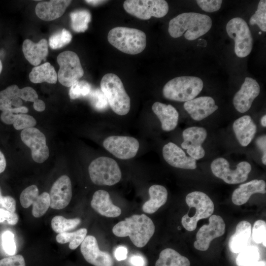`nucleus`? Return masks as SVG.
<instances>
[{
  "label": "nucleus",
  "mask_w": 266,
  "mask_h": 266,
  "mask_svg": "<svg viewBox=\"0 0 266 266\" xmlns=\"http://www.w3.org/2000/svg\"><path fill=\"white\" fill-rule=\"evenodd\" d=\"M71 0H51L39 2L35 11L37 16L45 21H50L59 18L65 12Z\"/></svg>",
  "instance_id": "24"
},
{
  "label": "nucleus",
  "mask_w": 266,
  "mask_h": 266,
  "mask_svg": "<svg viewBox=\"0 0 266 266\" xmlns=\"http://www.w3.org/2000/svg\"><path fill=\"white\" fill-rule=\"evenodd\" d=\"M107 39L116 49L130 55L142 52L146 45V36L143 31L125 27L112 29L108 33Z\"/></svg>",
  "instance_id": "3"
},
{
  "label": "nucleus",
  "mask_w": 266,
  "mask_h": 266,
  "mask_svg": "<svg viewBox=\"0 0 266 266\" xmlns=\"http://www.w3.org/2000/svg\"><path fill=\"white\" fill-rule=\"evenodd\" d=\"M252 239L257 243L266 247V223L262 220L256 221L252 229Z\"/></svg>",
  "instance_id": "41"
},
{
  "label": "nucleus",
  "mask_w": 266,
  "mask_h": 266,
  "mask_svg": "<svg viewBox=\"0 0 266 266\" xmlns=\"http://www.w3.org/2000/svg\"><path fill=\"white\" fill-rule=\"evenodd\" d=\"M45 107L44 102L41 100L37 99L33 102V107L37 111H43L45 109Z\"/></svg>",
  "instance_id": "51"
},
{
  "label": "nucleus",
  "mask_w": 266,
  "mask_h": 266,
  "mask_svg": "<svg viewBox=\"0 0 266 266\" xmlns=\"http://www.w3.org/2000/svg\"><path fill=\"white\" fill-rule=\"evenodd\" d=\"M29 79L33 83L46 82L55 84L58 76L54 67L50 63L46 62L34 67L29 74Z\"/></svg>",
  "instance_id": "32"
},
{
  "label": "nucleus",
  "mask_w": 266,
  "mask_h": 266,
  "mask_svg": "<svg viewBox=\"0 0 266 266\" xmlns=\"http://www.w3.org/2000/svg\"><path fill=\"white\" fill-rule=\"evenodd\" d=\"M202 80L195 76H179L168 81L164 86L163 95L169 100L186 102L192 100L201 91Z\"/></svg>",
  "instance_id": "5"
},
{
  "label": "nucleus",
  "mask_w": 266,
  "mask_h": 266,
  "mask_svg": "<svg viewBox=\"0 0 266 266\" xmlns=\"http://www.w3.org/2000/svg\"><path fill=\"white\" fill-rule=\"evenodd\" d=\"M212 20L207 15L195 12L179 14L169 22L168 32L173 38L184 33L189 40H194L207 33L212 26Z\"/></svg>",
  "instance_id": "1"
},
{
  "label": "nucleus",
  "mask_w": 266,
  "mask_h": 266,
  "mask_svg": "<svg viewBox=\"0 0 266 266\" xmlns=\"http://www.w3.org/2000/svg\"><path fill=\"white\" fill-rule=\"evenodd\" d=\"M123 7L128 13L141 20H148L151 17L162 18L169 9L164 0H127Z\"/></svg>",
  "instance_id": "9"
},
{
  "label": "nucleus",
  "mask_w": 266,
  "mask_h": 266,
  "mask_svg": "<svg viewBox=\"0 0 266 266\" xmlns=\"http://www.w3.org/2000/svg\"><path fill=\"white\" fill-rule=\"evenodd\" d=\"M225 232V224L223 218L219 215H211L208 225H203L197 232L194 246L198 250L206 251L211 241L222 236Z\"/></svg>",
  "instance_id": "14"
},
{
  "label": "nucleus",
  "mask_w": 266,
  "mask_h": 266,
  "mask_svg": "<svg viewBox=\"0 0 266 266\" xmlns=\"http://www.w3.org/2000/svg\"><path fill=\"white\" fill-rule=\"evenodd\" d=\"M260 92V87L257 81L251 77H245L240 90L235 93L233 99L235 109L241 113L247 111Z\"/></svg>",
  "instance_id": "19"
},
{
  "label": "nucleus",
  "mask_w": 266,
  "mask_h": 266,
  "mask_svg": "<svg viewBox=\"0 0 266 266\" xmlns=\"http://www.w3.org/2000/svg\"><path fill=\"white\" fill-rule=\"evenodd\" d=\"M210 167L216 177L229 184H236L245 181L252 168L248 162L242 161L237 164L235 169H231L229 162L223 158L214 160Z\"/></svg>",
  "instance_id": "11"
},
{
  "label": "nucleus",
  "mask_w": 266,
  "mask_h": 266,
  "mask_svg": "<svg viewBox=\"0 0 266 266\" xmlns=\"http://www.w3.org/2000/svg\"><path fill=\"white\" fill-rule=\"evenodd\" d=\"M256 144L263 151L262 161L263 164L266 165V135L259 137L256 140Z\"/></svg>",
  "instance_id": "49"
},
{
  "label": "nucleus",
  "mask_w": 266,
  "mask_h": 266,
  "mask_svg": "<svg viewBox=\"0 0 266 266\" xmlns=\"http://www.w3.org/2000/svg\"><path fill=\"white\" fill-rule=\"evenodd\" d=\"M162 153L165 160L172 166L187 169H195L197 167L196 160L187 156L181 148L173 142L165 144Z\"/></svg>",
  "instance_id": "21"
},
{
  "label": "nucleus",
  "mask_w": 266,
  "mask_h": 266,
  "mask_svg": "<svg viewBox=\"0 0 266 266\" xmlns=\"http://www.w3.org/2000/svg\"><path fill=\"white\" fill-rule=\"evenodd\" d=\"M148 193L150 199L143 204L142 209L145 213L153 214L166 203L168 193L164 186L157 184L150 187Z\"/></svg>",
  "instance_id": "31"
},
{
  "label": "nucleus",
  "mask_w": 266,
  "mask_h": 266,
  "mask_svg": "<svg viewBox=\"0 0 266 266\" xmlns=\"http://www.w3.org/2000/svg\"><path fill=\"white\" fill-rule=\"evenodd\" d=\"M249 24L257 25L263 32H266V0L259 1L257 10L249 20Z\"/></svg>",
  "instance_id": "39"
},
{
  "label": "nucleus",
  "mask_w": 266,
  "mask_h": 266,
  "mask_svg": "<svg viewBox=\"0 0 266 266\" xmlns=\"http://www.w3.org/2000/svg\"><path fill=\"white\" fill-rule=\"evenodd\" d=\"M38 97L36 92L31 87L20 89L12 85L0 91V110L2 111L18 108L22 105V100L34 102Z\"/></svg>",
  "instance_id": "12"
},
{
  "label": "nucleus",
  "mask_w": 266,
  "mask_h": 266,
  "mask_svg": "<svg viewBox=\"0 0 266 266\" xmlns=\"http://www.w3.org/2000/svg\"><path fill=\"white\" fill-rule=\"evenodd\" d=\"M207 134L206 130L202 127H191L186 129L182 133V148L186 149L189 156L195 160L202 158L205 155V151L202 144Z\"/></svg>",
  "instance_id": "17"
},
{
  "label": "nucleus",
  "mask_w": 266,
  "mask_h": 266,
  "mask_svg": "<svg viewBox=\"0 0 266 266\" xmlns=\"http://www.w3.org/2000/svg\"><path fill=\"white\" fill-rule=\"evenodd\" d=\"M22 50L26 60L31 65L37 66L48 55V42L45 38L40 39L37 43L26 39L23 43Z\"/></svg>",
  "instance_id": "27"
},
{
  "label": "nucleus",
  "mask_w": 266,
  "mask_h": 266,
  "mask_svg": "<svg viewBox=\"0 0 266 266\" xmlns=\"http://www.w3.org/2000/svg\"><path fill=\"white\" fill-rule=\"evenodd\" d=\"M155 266H190V262L175 250L167 248L160 252Z\"/></svg>",
  "instance_id": "33"
},
{
  "label": "nucleus",
  "mask_w": 266,
  "mask_h": 266,
  "mask_svg": "<svg viewBox=\"0 0 266 266\" xmlns=\"http://www.w3.org/2000/svg\"><path fill=\"white\" fill-rule=\"evenodd\" d=\"M105 0H85V2L93 5H97L103 2H106Z\"/></svg>",
  "instance_id": "53"
},
{
  "label": "nucleus",
  "mask_w": 266,
  "mask_h": 266,
  "mask_svg": "<svg viewBox=\"0 0 266 266\" xmlns=\"http://www.w3.org/2000/svg\"><path fill=\"white\" fill-rule=\"evenodd\" d=\"M184 108L193 120L200 121L212 114L218 107L212 98L204 96L185 102Z\"/></svg>",
  "instance_id": "22"
},
{
  "label": "nucleus",
  "mask_w": 266,
  "mask_h": 266,
  "mask_svg": "<svg viewBox=\"0 0 266 266\" xmlns=\"http://www.w3.org/2000/svg\"><path fill=\"white\" fill-rule=\"evenodd\" d=\"M260 252L255 246H247L237 256V266H266V261H260Z\"/></svg>",
  "instance_id": "34"
},
{
  "label": "nucleus",
  "mask_w": 266,
  "mask_h": 266,
  "mask_svg": "<svg viewBox=\"0 0 266 266\" xmlns=\"http://www.w3.org/2000/svg\"><path fill=\"white\" fill-rule=\"evenodd\" d=\"M0 206L10 212H15L16 210V201L11 196H3L0 187Z\"/></svg>",
  "instance_id": "47"
},
{
  "label": "nucleus",
  "mask_w": 266,
  "mask_h": 266,
  "mask_svg": "<svg viewBox=\"0 0 266 266\" xmlns=\"http://www.w3.org/2000/svg\"><path fill=\"white\" fill-rule=\"evenodd\" d=\"M21 138L31 149L32 157L34 161L42 163L48 158L49 151L46 145L45 136L38 129L33 127L22 130Z\"/></svg>",
  "instance_id": "15"
},
{
  "label": "nucleus",
  "mask_w": 266,
  "mask_h": 266,
  "mask_svg": "<svg viewBox=\"0 0 266 266\" xmlns=\"http://www.w3.org/2000/svg\"><path fill=\"white\" fill-rule=\"evenodd\" d=\"M6 221L9 225H15L18 222V216L15 212L0 208V223Z\"/></svg>",
  "instance_id": "46"
},
{
  "label": "nucleus",
  "mask_w": 266,
  "mask_h": 266,
  "mask_svg": "<svg viewBox=\"0 0 266 266\" xmlns=\"http://www.w3.org/2000/svg\"><path fill=\"white\" fill-rule=\"evenodd\" d=\"M100 89L112 110L119 115L128 114L131 108V100L120 78L108 73L101 78Z\"/></svg>",
  "instance_id": "4"
},
{
  "label": "nucleus",
  "mask_w": 266,
  "mask_h": 266,
  "mask_svg": "<svg viewBox=\"0 0 266 266\" xmlns=\"http://www.w3.org/2000/svg\"><path fill=\"white\" fill-rule=\"evenodd\" d=\"M71 27L78 33L84 32L88 28V24L91 21L90 13L86 10H78L72 12L70 14Z\"/></svg>",
  "instance_id": "36"
},
{
  "label": "nucleus",
  "mask_w": 266,
  "mask_h": 266,
  "mask_svg": "<svg viewBox=\"0 0 266 266\" xmlns=\"http://www.w3.org/2000/svg\"><path fill=\"white\" fill-rule=\"evenodd\" d=\"M131 266H146L147 264L145 258L140 254H133L129 259Z\"/></svg>",
  "instance_id": "48"
},
{
  "label": "nucleus",
  "mask_w": 266,
  "mask_h": 266,
  "mask_svg": "<svg viewBox=\"0 0 266 266\" xmlns=\"http://www.w3.org/2000/svg\"><path fill=\"white\" fill-rule=\"evenodd\" d=\"M261 33H261V32H260L259 33V34H261Z\"/></svg>",
  "instance_id": "56"
},
{
  "label": "nucleus",
  "mask_w": 266,
  "mask_h": 266,
  "mask_svg": "<svg viewBox=\"0 0 266 266\" xmlns=\"http://www.w3.org/2000/svg\"><path fill=\"white\" fill-rule=\"evenodd\" d=\"M49 196L51 208L59 210L67 206L72 198V186L69 177L66 175L60 177L53 183Z\"/></svg>",
  "instance_id": "20"
},
{
  "label": "nucleus",
  "mask_w": 266,
  "mask_h": 266,
  "mask_svg": "<svg viewBox=\"0 0 266 266\" xmlns=\"http://www.w3.org/2000/svg\"><path fill=\"white\" fill-rule=\"evenodd\" d=\"M228 35L234 41V52L240 58L247 56L253 47V37L246 22L242 18L230 20L226 26Z\"/></svg>",
  "instance_id": "8"
},
{
  "label": "nucleus",
  "mask_w": 266,
  "mask_h": 266,
  "mask_svg": "<svg viewBox=\"0 0 266 266\" xmlns=\"http://www.w3.org/2000/svg\"><path fill=\"white\" fill-rule=\"evenodd\" d=\"M102 144L107 151L122 160L133 158L139 147L137 139L128 136H109L104 140Z\"/></svg>",
  "instance_id": "13"
},
{
  "label": "nucleus",
  "mask_w": 266,
  "mask_h": 266,
  "mask_svg": "<svg viewBox=\"0 0 266 266\" xmlns=\"http://www.w3.org/2000/svg\"><path fill=\"white\" fill-rule=\"evenodd\" d=\"M198 5L203 10L207 12H213L218 11L221 6V0H198Z\"/></svg>",
  "instance_id": "44"
},
{
  "label": "nucleus",
  "mask_w": 266,
  "mask_h": 266,
  "mask_svg": "<svg viewBox=\"0 0 266 266\" xmlns=\"http://www.w3.org/2000/svg\"><path fill=\"white\" fill-rule=\"evenodd\" d=\"M91 205L97 212L106 217H117L121 214L120 208L113 203L109 193L103 190L94 193Z\"/></svg>",
  "instance_id": "25"
},
{
  "label": "nucleus",
  "mask_w": 266,
  "mask_h": 266,
  "mask_svg": "<svg viewBox=\"0 0 266 266\" xmlns=\"http://www.w3.org/2000/svg\"><path fill=\"white\" fill-rule=\"evenodd\" d=\"M128 254V249L126 247L122 245L118 246L114 252L115 259L119 261L126 259Z\"/></svg>",
  "instance_id": "50"
},
{
  "label": "nucleus",
  "mask_w": 266,
  "mask_h": 266,
  "mask_svg": "<svg viewBox=\"0 0 266 266\" xmlns=\"http://www.w3.org/2000/svg\"><path fill=\"white\" fill-rule=\"evenodd\" d=\"M92 105L98 109L104 108L107 104V100L103 93L99 90L91 91L89 95Z\"/></svg>",
  "instance_id": "43"
},
{
  "label": "nucleus",
  "mask_w": 266,
  "mask_h": 266,
  "mask_svg": "<svg viewBox=\"0 0 266 266\" xmlns=\"http://www.w3.org/2000/svg\"><path fill=\"white\" fill-rule=\"evenodd\" d=\"M152 109L160 121L163 130L169 132L176 127L179 114L172 105L157 101L152 105Z\"/></svg>",
  "instance_id": "29"
},
{
  "label": "nucleus",
  "mask_w": 266,
  "mask_h": 266,
  "mask_svg": "<svg viewBox=\"0 0 266 266\" xmlns=\"http://www.w3.org/2000/svg\"><path fill=\"white\" fill-rule=\"evenodd\" d=\"M251 234V225L245 220L239 222L234 234L231 235L229 241V247L233 253H239L248 246Z\"/></svg>",
  "instance_id": "30"
},
{
  "label": "nucleus",
  "mask_w": 266,
  "mask_h": 266,
  "mask_svg": "<svg viewBox=\"0 0 266 266\" xmlns=\"http://www.w3.org/2000/svg\"><path fill=\"white\" fill-rule=\"evenodd\" d=\"M266 184L263 180L254 179L242 184L233 193L232 200L236 205H242L248 201L250 197L256 193L266 194Z\"/></svg>",
  "instance_id": "26"
},
{
  "label": "nucleus",
  "mask_w": 266,
  "mask_h": 266,
  "mask_svg": "<svg viewBox=\"0 0 266 266\" xmlns=\"http://www.w3.org/2000/svg\"><path fill=\"white\" fill-rule=\"evenodd\" d=\"M28 108L22 106L11 110L2 111L0 120L4 124H12L17 130H23L34 127L36 124V120L32 116L27 114Z\"/></svg>",
  "instance_id": "23"
},
{
  "label": "nucleus",
  "mask_w": 266,
  "mask_h": 266,
  "mask_svg": "<svg viewBox=\"0 0 266 266\" xmlns=\"http://www.w3.org/2000/svg\"><path fill=\"white\" fill-rule=\"evenodd\" d=\"M261 123L264 127H266V115H264L261 119Z\"/></svg>",
  "instance_id": "54"
},
{
  "label": "nucleus",
  "mask_w": 266,
  "mask_h": 266,
  "mask_svg": "<svg viewBox=\"0 0 266 266\" xmlns=\"http://www.w3.org/2000/svg\"><path fill=\"white\" fill-rule=\"evenodd\" d=\"M88 171L91 180L97 185H113L118 183L122 177L117 163L105 156L94 160L89 166Z\"/></svg>",
  "instance_id": "7"
},
{
  "label": "nucleus",
  "mask_w": 266,
  "mask_h": 266,
  "mask_svg": "<svg viewBox=\"0 0 266 266\" xmlns=\"http://www.w3.org/2000/svg\"><path fill=\"white\" fill-rule=\"evenodd\" d=\"M1 242L5 252L10 256L14 255L16 246L13 233L9 231H4L1 235Z\"/></svg>",
  "instance_id": "42"
},
{
  "label": "nucleus",
  "mask_w": 266,
  "mask_h": 266,
  "mask_svg": "<svg viewBox=\"0 0 266 266\" xmlns=\"http://www.w3.org/2000/svg\"><path fill=\"white\" fill-rule=\"evenodd\" d=\"M155 229L154 223L147 215L134 214L116 224L112 232L118 237L129 236L135 246L141 248L153 235Z\"/></svg>",
  "instance_id": "2"
},
{
  "label": "nucleus",
  "mask_w": 266,
  "mask_h": 266,
  "mask_svg": "<svg viewBox=\"0 0 266 266\" xmlns=\"http://www.w3.org/2000/svg\"><path fill=\"white\" fill-rule=\"evenodd\" d=\"M189 208L195 209V212L184 215L181 219L183 227L188 231H194L199 220L205 219L212 215L214 206L212 200L204 193L194 191L189 193L185 199Z\"/></svg>",
  "instance_id": "6"
},
{
  "label": "nucleus",
  "mask_w": 266,
  "mask_h": 266,
  "mask_svg": "<svg viewBox=\"0 0 266 266\" xmlns=\"http://www.w3.org/2000/svg\"><path fill=\"white\" fill-rule=\"evenodd\" d=\"M72 39L71 33L65 29L53 34L49 38V44L53 49H60L69 43Z\"/></svg>",
  "instance_id": "38"
},
{
  "label": "nucleus",
  "mask_w": 266,
  "mask_h": 266,
  "mask_svg": "<svg viewBox=\"0 0 266 266\" xmlns=\"http://www.w3.org/2000/svg\"><path fill=\"white\" fill-rule=\"evenodd\" d=\"M233 128L238 141L243 147L250 144L257 132V126L249 115L243 116L235 120Z\"/></svg>",
  "instance_id": "28"
},
{
  "label": "nucleus",
  "mask_w": 266,
  "mask_h": 266,
  "mask_svg": "<svg viewBox=\"0 0 266 266\" xmlns=\"http://www.w3.org/2000/svg\"><path fill=\"white\" fill-rule=\"evenodd\" d=\"M91 91V86L88 82L78 80L70 87L69 96L71 100L85 97L89 96Z\"/></svg>",
  "instance_id": "40"
},
{
  "label": "nucleus",
  "mask_w": 266,
  "mask_h": 266,
  "mask_svg": "<svg viewBox=\"0 0 266 266\" xmlns=\"http://www.w3.org/2000/svg\"><path fill=\"white\" fill-rule=\"evenodd\" d=\"M81 252L85 260L94 266H113L114 261L109 253L101 251L96 237L89 235L81 244Z\"/></svg>",
  "instance_id": "18"
},
{
  "label": "nucleus",
  "mask_w": 266,
  "mask_h": 266,
  "mask_svg": "<svg viewBox=\"0 0 266 266\" xmlns=\"http://www.w3.org/2000/svg\"><path fill=\"white\" fill-rule=\"evenodd\" d=\"M2 69V64L1 60H0V74L1 72Z\"/></svg>",
  "instance_id": "55"
},
{
  "label": "nucleus",
  "mask_w": 266,
  "mask_h": 266,
  "mask_svg": "<svg viewBox=\"0 0 266 266\" xmlns=\"http://www.w3.org/2000/svg\"><path fill=\"white\" fill-rule=\"evenodd\" d=\"M87 230L80 229L74 232H65L58 233L56 237V241L61 244L69 242V248L71 250L76 249L83 241L86 236Z\"/></svg>",
  "instance_id": "35"
},
{
  "label": "nucleus",
  "mask_w": 266,
  "mask_h": 266,
  "mask_svg": "<svg viewBox=\"0 0 266 266\" xmlns=\"http://www.w3.org/2000/svg\"><path fill=\"white\" fill-rule=\"evenodd\" d=\"M20 202L25 208L32 205L33 215L35 218H39L44 215L50 207V196L47 192L39 195L37 187L32 185L22 192L20 196Z\"/></svg>",
  "instance_id": "16"
},
{
  "label": "nucleus",
  "mask_w": 266,
  "mask_h": 266,
  "mask_svg": "<svg viewBox=\"0 0 266 266\" xmlns=\"http://www.w3.org/2000/svg\"><path fill=\"white\" fill-rule=\"evenodd\" d=\"M57 61L60 66L57 76L59 82L66 87H71L84 75L79 57L71 51L59 54Z\"/></svg>",
  "instance_id": "10"
},
{
  "label": "nucleus",
  "mask_w": 266,
  "mask_h": 266,
  "mask_svg": "<svg viewBox=\"0 0 266 266\" xmlns=\"http://www.w3.org/2000/svg\"><path fill=\"white\" fill-rule=\"evenodd\" d=\"M81 223L78 218L66 219L62 216H56L51 220V227L56 233H60L74 229Z\"/></svg>",
  "instance_id": "37"
},
{
  "label": "nucleus",
  "mask_w": 266,
  "mask_h": 266,
  "mask_svg": "<svg viewBox=\"0 0 266 266\" xmlns=\"http://www.w3.org/2000/svg\"><path fill=\"white\" fill-rule=\"evenodd\" d=\"M0 266H26V264L23 256L16 255L1 259Z\"/></svg>",
  "instance_id": "45"
},
{
  "label": "nucleus",
  "mask_w": 266,
  "mask_h": 266,
  "mask_svg": "<svg viewBox=\"0 0 266 266\" xmlns=\"http://www.w3.org/2000/svg\"><path fill=\"white\" fill-rule=\"evenodd\" d=\"M6 166V162L5 157L1 151H0V174L4 171Z\"/></svg>",
  "instance_id": "52"
}]
</instances>
